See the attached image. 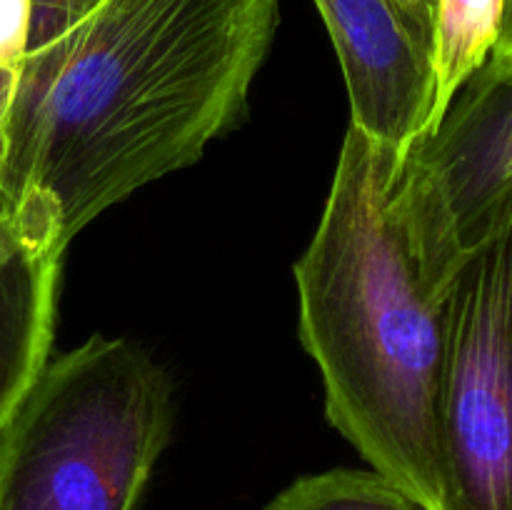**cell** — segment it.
<instances>
[{"label":"cell","instance_id":"cell-1","mask_svg":"<svg viewBox=\"0 0 512 510\" xmlns=\"http://www.w3.org/2000/svg\"><path fill=\"white\" fill-rule=\"evenodd\" d=\"M278 13L280 0H100L25 53L0 183L68 245L243 120Z\"/></svg>","mask_w":512,"mask_h":510},{"label":"cell","instance_id":"cell-2","mask_svg":"<svg viewBox=\"0 0 512 510\" xmlns=\"http://www.w3.org/2000/svg\"><path fill=\"white\" fill-rule=\"evenodd\" d=\"M398 165L350 125L318 230L295 263L300 340L328 418L420 510L440 503L443 298L390 210Z\"/></svg>","mask_w":512,"mask_h":510},{"label":"cell","instance_id":"cell-3","mask_svg":"<svg viewBox=\"0 0 512 510\" xmlns=\"http://www.w3.org/2000/svg\"><path fill=\"white\" fill-rule=\"evenodd\" d=\"M173 430V388L125 338L48 358L0 428V510H135Z\"/></svg>","mask_w":512,"mask_h":510},{"label":"cell","instance_id":"cell-4","mask_svg":"<svg viewBox=\"0 0 512 510\" xmlns=\"http://www.w3.org/2000/svg\"><path fill=\"white\" fill-rule=\"evenodd\" d=\"M438 510H512V215L443 290Z\"/></svg>","mask_w":512,"mask_h":510},{"label":"cell","instance_id":"cell-5","mask_svg":"<svg viewBox=\"0 0 512 510\" xmlns=\"http://www.w3.org/2000/svg\"><path fill=\"white\" fill-rule=\"evenodd\" d=\"M390 210L438 298L460 260L512 215V60L488 58L413 145Z\"/></svg>","mask_w":512,"mask_h":510},{"label":"cell","instance_id":"cell-6","mask_svg":"<svg viewBox=\"0 0 512 510\" xmlns=\"http://www.w3.org/2000/svg\"><path fill=\"white\" fill-rule=\"evenodd\" d=\"M350 95V125L398 170L423 138L433 103L430 53L395 0H315Z\"/></svg>","mask_w":512,"mask_h":510},{"label":"cell","instance_id":"cell-7","mask_svg":"<svg viewBox=\"0 0 512 510\" xmlns=\"http://www.w3.org/2000/svg\"><path fill=\"white\" fill-rule=\"evenodd\" d=\"M65 240L0 183V428L50 358Z\"/></svg>","mask_w":512,"mask_h":510},{"label":"cell","instance_id":"cell-8","mask_svg":"<svg viewBox=\"0 0 512 510\" xmlns=\"http://www.w3.org/2000/svg\"><path fill=\"white\" fill-rule=\"evenodd\" d=\"M503 8L505 0H435L430 33L433 103L423 138L438 128L455 93L493 55L503 25Z\"/></svg>","mask_w":512,"mask_h":510},{"label":"cell","instance_id":"cell-9","mask_svg":"<svg viewBox=\"0 0 512 510\" xmlns=\"http://www.w3.org/2000/svg\"><path fill=\"white\" fill-rule=\"evenodd\" d=\"M265 510H420L375 470L335 468L305 475L275 495Z\"/></svg>","mask_w":512,"mask_h":510},{"label":"cell","instance_id":"cell-10","mask_svg":"<svg viewBox=\"0 0 512 510\" xmlns=\"http://www.w3.org/2000/svg\"><path fill=\"white\" fill-rule=\"evenodd\" d=\"M100 0H30L28 50L40 48L73 28Z\"/></svg>","mask_w":512,"mask_h":510},{"label":"cell","instance_id":"cell-11","mask_svg":"<svg viewBox=\"0 0 512 510\" xmlns=\"http://www.w3.org/2000/svg\"><path fill=\"white\" fill-rule=\"evenodd\" d=\"M30 40V0H0V70L20 73Z\"/></svg>","mask_w":512,"mask_h":510},{"label":"cell","instance_id":"cell-12","mask_svg":"<svg viewBox=\"0 0 512 510\" xmlns=\"http://www.w3.org/2000/svg\"><path fill=\"white\" fill-rule=\"evenodd\" d=\"M395 5H398L403 18L408 20L413 33L418 35L420 43H423L430 53V33H433L435 0H395Z\"/></svg>","mask_w":512,"mask_h":510},{"label":"cell","instance_id":"cell-13","mask_svg":"<svg viewBox=\"0 0 512 510\" xmlns=\"http://www.w3.org/2000/svg\"><path fill=\"white\" fill-rule=\"evenodd\" d=\"M495 60H512V0H505L503 8V25H500V38L495 45L493 55Z\"/></svg>","mask_w":512,"mask_h":510},{"label":"cell","instance_id":"cell-14","mask_svg":"<svg viewBox=\"0 0 512 510\" xmlns=\"http://www.w3.org/2000/svg\"><path fill=\"white\" fill-rule=\"evenodd\" d=\"M15 80H18V75H10V73H3V70H0V128H3L5 113H8L10 98H13Z\"/></svg>","mask_w":512,"mask_h":510}]
</instances>
